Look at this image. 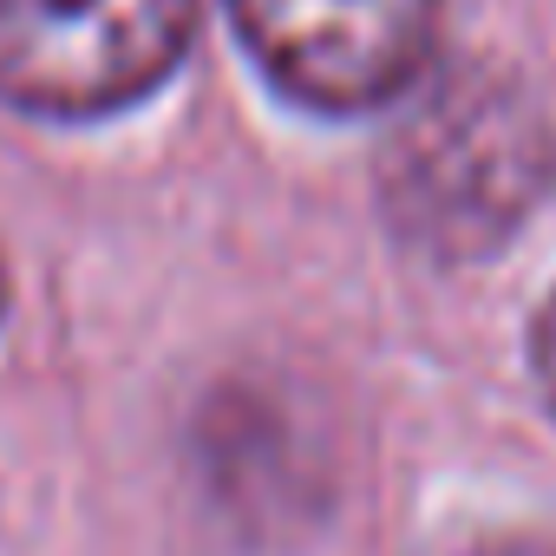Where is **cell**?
Instances as JSON below:
<instances>
[{
    "instance_id": "6da1fadb",
    "label": "cell",
    "mask_w": 556,
    "mask_h": 556,
    "mask_svg": "<svg viewBox=\"0 0 556 556\" xmlns=\"http://www.w3.org/2000/svg\"><path fill=\"white\" fill-rule=\"evenodd\" d=\"M549 184V125L504 79H452L400 131L387 203L400 229L439 255L497 249Z\"/></svg>"
},
{
    "instance_id": "3957f363",
    "label": "cell",
    "mask_w": 556,
    "mask_h": 556,
    "mask_svg": "<svg viewBox=\"0 0 556 556\" xmlns=\"http://www.w3.org/2000/svg\"><path fill=\"white\" fill-rule=\"evenodd\" d=\"M445 0H229L249 60L315 112L400 99L439 34Z\"/></svg>"
},
{
    "instance_id": "7a4b0ae2",
    "label": "cell",
    "mask_w": 556,
    "mask_h": 556,
    "mask_svg": "<svg viewBox=\"0 0 556 556\" xmlns=\"http://www.w3.org/2000/svg\"><path fill=\"white\" fill-rule=\"evenodd\" d=\"M197 34V0H0V105L105 118L157 92Z\"/></svg>"
},
{
    "instance_id": "277c9868",
    "label": "cell",
    "mask_w": 556,
    "mask_h": 556,
    "mask_svg": "<svg viewBox=\"0 0 556 556\" xmlns=\"http://www.w3.org/2000/svg\"><path fill=\"white\" fill-rule=\"evenodd\" d=\"M530 361H536L543 400H549V413H556V295H549V302H543V315H536V334H530Z\"/></svg>"
},
{
    "instance_id": "5b68a950",
    "label": "cell",
    "mask_w": 556,
    "mask_h": 556,
    "mask_svg": "<svg viewBox=\"0 0 556 556\" xmlns=\"http://www.w3.org/2000/svg\"><path fill=\"white\" fill-rule=\"evenodd\" d=\"M0 308H8V282H0Z\"/></svg>"
}]
</instances>
